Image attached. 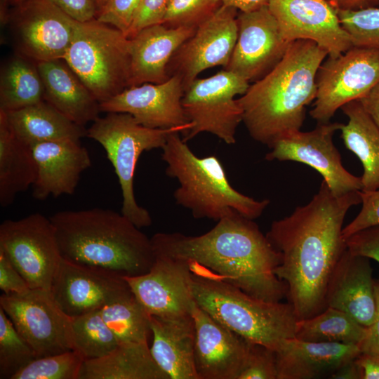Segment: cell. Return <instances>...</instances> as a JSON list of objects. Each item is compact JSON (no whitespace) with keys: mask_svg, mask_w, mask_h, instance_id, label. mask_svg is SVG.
Wrapping results in <instances>:
<instances>
[{"mask_svg":"<svg viewBox=\"0 0 379 379\" xmlns=\"http://www.w3.org/2000/svg\"><path fill=\"white\" fill-rule=\"evenodd\" d=\"M361 203L360 191L335 196L322 181L307 204L272 222L266 236L281 257L275 273L298 320L326 307L330 279L347 249L343 222L350 208Z\"/></svg>","mask_w":379,"mask_h":379,"instance_id":"obj_1","label":"cell"},{"mask_svg":"<svg viewBox=\"0 0 379 379\" xmlns=\"http://www.w3.org/2000/svg\"><path fill=\"white\" fill-rule=\"evenodd\" d=\"M154 255L185 261L194 275L216 279L270 302H280L286 286L275 270L280 254L253 220L233 211L198 236L159 232L151 237Z\"/></svg>","mask_w":379,"mask_h":379,"instance_id":"obj_2","label":"cell"},{"mask_svg":"<svg viewBox=\"0 0 379 379\" xmlns=\"http://www.w3.org/2000/svg\"><path fill=\"white\" fill-rule=\"evenodd\" d=\"M328 55L310 40L292 42L282 60L237 100L251 138L270 147L300 130L306 107L317 96V76Z\"/></svg>","mask_w":379,"mask_h":379,"instance_id":"obj_3","label":"cell"},{"mask_svg":"<svg viewBox=\"0 0 379 379\" xmlns=\"http://www.w3.org/2000/svg\"><path fill=\"white\" fill-rule=\"evenodd\" d=\"M50 218L62 257L69 261L132 277L147 273L154 262L151 238L121 213L66 210Z\"/></svg>","mask_w":379,"mask_h":379,"instance_id":"obj_4","label":"cell"},{"mask_svg":"<svg viewBox=\"0 0 379 379\" xmlns=\"http://www.w3.org/2000/svg\"><path fill=\"white\" fill-rule=\"evenodd\" d=\"M186 142L179 132H173L161 148L166 174L179 182L173 193L178 205L194 218L215 221L233 211L251 220L262 214L269 199L256 200L236 190L217 157H199Z\"/></svg>","mask_w":379,"mask_h":379,"instance_id":"obj_5","label":"cell"},{"mask_svg":"<svg viewBox=\"0 0 379 379\" xmlns=\"http://www.w3.org/2000/svg\"><path fill=\"white\" fill-rule=\"evenodd\" d=\"M192 289L201 308L250 343L276 350L295 337L298 319L289 302L267 301L221 280L193 274Z\"/></svg>","mask_w":379,"mask_h":379,"instance_id":"obj_6","label":"cell"},{"mask_svg":"<svg viewBox=\"0 0 379 379\" xmlns=\"http://www.w3.org/2000/svg\"><path fill=\"white\" fill-rule=\"evenodd\" d=\"M185 128H151L140 124L131 114L108 112L98 117L86 136L98 142L105 150L117 175L122 195L121 213L137 227L152 225L149 211L136 201L134 174L142 152L162 148L173 132L185 134Z\"/></svg>","mask_w":379,"mask_h":379,"instance_id":"obj_7","label":"cell"},{"mask_svg":"<svg viewBox=\"0 0 379 379\" xmlns=\"http://www.w3.org/2000/svg\"><path fill=\"white\" fill-rule=\"evenodd\" d=\"M129 45V39L109 25L77 21L63 60L101 103L128 87Z\"/></svg>","mask_w":379,"mask_h":379,"instance_id":"obj_8","label":"cell"},{"mask_svg":"<svg viewBox=\"0 0 379 379\" xmlns=\"http://www.w3.org/2000/svg\"><path fill=\"white\" fill-rule=\"evenodd\" d=\"M249 86L247 80L225 69L210 77L194 79L182 99L192 124L184 140L206 132L227 145L234 144L237 128L243 119L242 109L234 98L244 94Z\"/></svg>","mask_w":379,"mask_h":379,"instance_id":"obj_9","label":"cell"},{"mask_svg":"<svg viewBox=\"0 0 379 379\" xmlns=\"http://www.w3.org/2000/svg\"><path fill=\"white\" fill-rule=\"evenodd\" d=\"M0 250L30 288L51 291L62 257L50 218L34 213L4 220L0 225Z\"/></svg>","mask_w":379,"mask_h":379,"instance_id":"obj_10","label":"cell"},{"mask_svg":"<svg viewBox=\"0 0 379 379\" xmlns=\"http://www.w3.org/2000/svg\"><path fill=\"white\" fill-rule=\"evenodd\" d=\"M379 83V50L352 46L321 65L317 76V96L310 116L329 122L346 103L359 100Z\"/></svg>","mask_w":379,"mask_h":379,"instance_id":"obj_11","label":"cell"},{"mask_svg":"<svg viewBox=\"0 0 379 379\" xmlns=\"http://www.w3.org/2000/svg\"><path fill=\"white\" fill-rule=\"evenodd\" d=\"M0 307L36 358L74 350L72 317L57 305L51 291L30 288L22 293H3Z\"/></svg>","mask_w":379,"mask_h":379,"instance_id":"obj_12","label":"cell"},{"mask_svg":"<svg viewBox=\"0 0 379 379\" xmlns=\"http://www.w3.org/2000/svg\"><path fill=\"white\" fill-rule=\"evenodd\" d=\"M338 122L318 123L310 131L300 130L277 140L266 154L267 161H296L315 169L335 196L361 191V177L347 171L342 164L340 154L334 145L333 137L340 130Z\"/></svg>","mask_w":379,"mask_h":379,"instance_id":"obj_13","label":"cell"},{"mask_svg":"<svg viewBox=\"0 0 379 379\" xmlns=\"http://www.w3.org/2000/svg\"><path fill=\"white\" fill-rule=\"evenodd\" d=\"M237 9L222 5L175 52L168 65L185 91L203 71L228 65L238 36Z\"/></svg>","mask_w":379,"mask_h":379,"instance_id":"obj_14","label":"cell"},{"mask_svg":"<svg viewBox=\"0 0 379 379\" xmlns=\"http://www.w3.org/2000/svg\"><path fill=\"white\" fill-rule=\"evenodd\" d=\"M50 291L60 309L74 317L101 310L132 290L122 274L62 258Z\"/></svg>","mask_w":379,"mask_h":379,"instance_id":"obj_15","label":"cell"},{"mask_svg":"<svg viewBox=\"0 0 379 379\" xmlns=\"http://www.w3.org/2000/svg\"><path fill=\"white\" fill-rule=\"evenodd\" d=\"M13 21L21 55L35 62L64 59L77 21L51 0H17Z\"/></svg>","mask_w":379,"mask_h":379,"instance_id":"obj_16","label":"cell"},{"mask_svg":"<svg viewBox=\"0 0 379 379\" xmlns=\"http://www.w3.org/2000/svg\"><path fill=\"white\" fill-rule=\"evenodd\" d=\"M238 36L231 58L224 68L255 82L282 60L291 44L282 36L267 6L237 15Z\"/></svg>","mask_w":379,"mask_h":379,"instance_id":"obj_17","label":"cell"},{"mask_svg":"<svg viewBox=\"0 0 379 379\" xmlns=\"http://www.w3.org/2000/svg\"><path fill=\"white\" fill-rule=\"evenodd\" d=\"M267 6L288 42L310 40L335 58L353 46L338 9L326 0H269Z\"/></svg>","mask_w":379,"mask_h":379,"instance_id":"obj_18","label":"cell"},{"mask_svg":"<svg viewBox=\"0 0 379 379\" xmlns=\"http://www.w3.org/2000/svg\"><path fill=\"white\" fill-rule=\"evenodd\" d=\"M124 277L149 316L172 317L191 314L195 303L192 273L185 261L155 255L149 272Z\"/></svg>","mask_w":379,"mask_h":379,"instance_id":"obj_19","label":"cell"},{"mask_svg":"<svg viewBox=\"0 0 379 379\" xmlns=\"http://www.w3.org/2000/svg\"><path fill=\"white\" fill-rule=\"evenodd\" d=\"M184 93L181 79L171 76L160 84L145 83L128 87L100 103V107L101 112L107 113L129 114L140 124L148 128L182 127L187 129V133L192 124L182 105Z\"/></svg>","mask_w":379,"mask_h":379,"instance_id":"obj_20","label":"cell"},{"mask_svg":"<svg viewBox=\"0 0 379 379\" xmlns=\"http://www.w3.org/2000/svg\"><path fill=\"white\" fill-rule=\"evenodd\" d=\"M194 364L199 379H238L249 343L215 320L195 301Z\"/></svg>","mask_w":379,"mask_h":379,"instance_id":"obj_21","label":"cell"},{"mask_svg":"<svg viewBox=\"0 0 379 379\" xmlns=\"http://www.w3.org/2000/svg\"><path fill=\"white\" fill-rule=\"evenodd\" d=\"M29 147L36 166L32 196L38 200L72 194L82 173L91 165L88 149L78 140L44 142Z\"/></svg>","mask_w":379,"mask_h":379,"instance_id":"obj_22","label":"cell"},{"mask_svg":"<svg viewBox=\"0 0 379 379\" xmlns=\"http://www.w3.org/2000/svg\"><path fill=\"white\" fill-rule=\"evenodd\" d=\"M326 307L347 313L366 327L373 324L376 298L368 258L354 254L347 247L330 279Z\"/></svg>","mask_w":379,"mask_h":379,"instance_id":"obj_23","label":"cell"},{"mask_svg":"<svg viewBox=\"0 0 379 379\" xmlns=\"http://www.w3.org/2000/svg\"><path fill=\"white\" fill-rule=\"evenodd\" d=\"M197 27H169L159 23L146 27L130 41L128 87L145 83L160 84L168 80V65L178 48ZM128 88V87H127Z\"/></svg>","mask_w":379,"mask_h":379,"instance_id":"obj_24","label":"cell"},{"mask_svg":"<svg viewBox=\"0 0 379 379\" xmlns=\"http://www.w3.org/2000/svg\"><path fill=\"white\" fill-rule=\"evenodd\" d=\"M277 379L331 378L360 354L358 345L286 339L275 350Z\"/></svg>","mask_w":379,"mask_h":379,"instance_id":"obj_25","label":"cell"},{"mask_svg":"<svg viewBox=\"0 0 379 379\" xmlns=\"http://www.w3.org/2000/svg\"><path fill=\"white\" fill-rule=\"evenodd\" d=\"M151 354L168 379H199L194 364L195 326L191 314L149 316Z\"/></svg>","mask_w":379,"mask_h":379,"instance_id":"obj_26","label":"cell"},{"mask_svg":"<svg viewBox=\"0 0 379 379\" xmlns=\"http://www.w3.org/2000/svg\"><path fill=\"white\" fill-rule=\"evenodd\" d=\"M36 65L46 102L82 126L99 117L100 102L63 59L38 62Z\"/></svg>","mask_w":379,"mask_h":379,"instance_id":"obj_27","label":"cell"},{"mask_svg":"<svg viewBox=\"0 0 379 379\" xmlns=\"http://www.w3.org/2000/svg\"><path fill=\"white\" fill-rule=\"evenodd\" d=\"M0 112L15 137L28 146L58 140L80 141L86 136L84 126L74 123L46 100L17 110Z\"/></svg>","mask_w":379,"mask_h":379,"instance_id":"obj_28","label":"cell"},{"mask_svg":"<svg viewBox=\"0 0 379 379\" xmlns=\"http://www.w3.org/2000/svg\"><path fill=\"white\" fill-rule=\"evenodd\" d=\"M79 379H168L153 359L149 343H119L100 358L84 360Z\"/></svg>","mask_w":379,"mask_h":379,"instance_id":"obj_29","label":"cell"},{"mask_svg":"<svg viewBox=\"0 0 379 379\" xmlns=\"http://www.w3.org/2000/svg\"><path fill=\"white\" fill-rule=\"evenodd\" d=\"M347 117V124H341V138L347 149L361 161L363 174L361 191L379 189V128L358 100L340 108Z\"/></svg>","mask_w":379,"mask_h":379,"instance_id":"obj_30","label":"cell"},{"mask_svg":"<svg viewBox=\"0 0 379 379\" xmlns=\"http://www.w3.org/2000/svg\"><path fill=\"white\" fill-rule=\"evenodd\" d=\"M36 163L30 147L19 140L0 112V205L11 206L17 195L32 186Z\"/></svg>","mask_w":379,"mask_h":379,"instance_id":"obj_31","label":"cell"},{"mask_svg":"<svg viewBox=\"0 0 379 379\" xmlns=\"http://www.w3.org/2000/svg\"><path fill=\"white\" fill-rule=\"evenodd\" d=\"M44 86L36 62L15 56L4 67L0 79V111L22 109L44 100Z\"/></svg>","mask_w":379,"mask_h":379,"instance_id":"obj_32","label":"cell"},{"mask_svg":"<svg viewBox=\"0 0 379 379\" xmlns=\"http://www.w3.org/2000/svg\"><path fill=\"white\" fill-rule=\"evenodd\" d=\"M367 333L368 327L359 323L347 313L326 307L310 318L298 320L295 338L309 342L359 346Z\"/></svg>","mask_w":379,"mask_h":379,"instance_id":"obj_33","label":"cell"},{"mask_svg":"<svg viewBox=\"0 0 379 379\" xmlns=\"http://www.w3.org/2000/svg\"><path fill=\"white\" fill-rule=\"evenodd\" d=\"M102 317L119 343H147L152 337L149 315L133 291L105 305Z\"/></svg>","mask_w":379,"mask_h":379,"instance_id":"obj_34","label":"cell"},{"mask_svg":"<svg viewBox=\"0 0 379 379\" xmlns=\"http://www.w3.org/2000/svg\"><path fill=\"white\" fill-rule=\"evenodd\" d=\"M72 338L74 350L85 360L105 356L119 345L100 310L72 317Z\"/></svg>","mask_w":379,"mask_h":379,"instance_id":"obj_35","label":"cell"},{"mask_svg":"<svg viewBox=\"0 0 379 379\" xmlns=\"http://www.w3.org/2000/svg\"><path fill=\"white\" fill-rule=\"evenodd\" d=\"M36 358L31 347L0 307V378L11 379Z\"/></svg>","mask_w":379,"mask_h":379,"instance_id":"obj_36","label":"cell"},{"mask_svg":"<svg viewBox=\"0 0 379 379\" xmlns=\"http://www.w3.org/2000/svg\"><path fill=\"white\" fill-rule=\"evenodd\" d=\"M84 360L74 350L36 358L11 379H79Z\"/></svg>","mask_w":379,"mask_h":379,"instance_id":"obj_37","label":"cell"},{"mask_svg":"<svg viewBox=\"0 0 379 379\" xmlns=\"http://www.w3.org/2000/svg\"><path fill=\"white\" fill-rule=\"evenodd\" d=\"M338 15L353 46L379 50V7L357 11L338 10Z\"/></svg>","mask_w":379,"mask_h":379,"instance_id":"obj_38","label":"cell"},{"mask_svg":"<svg viewBox=\"0 0 379 379\" xmlns=\"http://www.w3.org/2000/svg\"><path fill=\"white\" fill-rule=\"evenodd\" d=\"M222 5V0H170L161 23L169 27H197Z\"/></svg>","mask_w":379,"mask_h":379,"instance_id":"obj_39","label":"cell"},{"mask_svg":"<svg viewBox=\"0 0 379 379\" xmlns=\"http://www.w3.org/2000/svg\"><path fill=\"white\" fill-rule=\"evenodd\" d=\"M238 379H277L275 350L260 344L249 343Z\"/></svg>","mask_w":379,"mask_h":379,"instance_id":"obj_40","label":"cell"},{"mask_svg":"<svg viewBox=\"0 0 379 379\" xmlns=\"http://www.w3.org/2000/svg\"><path fill=\"white\" fill-rule=\"evenodd\" d=\"M142 0H107L95 19L121 31L126 36Z\"/></svg>","mask_w":379,"mask_h":379,"instance_id":"obj_41","label":"cell"},{"mask_svg":"<svg viewBox=\"0 0 379 379\" xmlns=\"http://www.w3.org/2000/svg\"><path fill=\"white\" fill-rule=\"evenodd\" d=\"M361 208L357 215L343 229L345 239L364 229L379 225V189L360 191Z\"/></svg>","mask_w":379,"mask_h":379,"instance_id":"obj_42","label":"cell"},{"mask_svg":"<svg viewBox=\"0 0 379 379\" xmlns=\"http://www.w3.org/2000/svg\"><path fill=\"white\" fill-rule=\"evenodd\" d=\"M345 241L352 253L379 262V225L360 230L347 238Z\"/></svg>","mask_w":379,"mask_h":379,"instance_id":"obj_43","label":"cell"},{"mask_svg":"<svg viewBox=\"0 0 379 379\" xmlns=\"http://www.w3.org/2000/svg\"><path fill=\"white\" fill-rule=\"evenodd\" d=\"M170 0H142L126 34L132 37L142 29L161 23Z\"/></svg>","mask_w":379,"mask_h":379,"instance_id":"obj_44","label":"cell"},{"mask_svg":"<svg viewBox=\"0 0 379 379\" xmlns=\"http://www.w3.org/2000/svg\"><path fill=\"white\" fill-rule=\"evenodd\" d=\"M0 288L5 294L22 293L30 289L26 280L1 250Z\"/></svg>","mask_w":379,"mask_h":379,"instance_id":"obj_45","label":"cell"},{"mask_svg":"<svg viewBox=\"0 0 379 379\" xmlns=\"http://www.w3.org/2000/svg\"><path fill=\"white\" fill-rule=\"evenodd\" d=\"M51 1L67 15L80 22L95 19L98 11L95 0Z\"/></svg>","mask_w":379,"mask_h":379,"instance_id":"obj_46","label":"cell"},{"mask_svg":"<svg viewBox=\"0 0 379 379\" xmlns=\"http://www.w3.org/2000/svg\"><path fill=\"white\" fill-rule=\"evenodd\" d=\"M376 298V316L373 324L368 328V333L359 344L361 354L379 355V278L374 279Z\"/></svg>","mask_w":379,"mask_h":379,"instance_id":"obj_47","label":"cell"},{"mask_svg":"<svg viewBox=\"0 0 379 379\" xmlns=\"http://www.w3.org/2000/svg\"><path fill=\"white\" fill-rule=\"evenodd\" d=\"M361 379H379V355L360 354L356 359Z\"/></svg>","mask_w":379,"mask_h":379,"instance_id":"obj_48","label":"cell"},{"mask_svg":"<svg viewBox=\"0 0 379 379\" xmlns=\"http://www.w3.org/2000/svg\"><path fill=\"white\" fill-rule=\"evenodd\" d=\"M358 100L379 128V83Z\"/></svg>","mask_w":379,"mask_h":379,"instance_id":"obj_49","label":"cell"},{"mask_svg":"<svg viewBox=\"0 0 379 379\" xmlns=\"http://www.w3.org/2000/svg\"><path fill=\"white\" fill-rule=\"evenodd\" d=\"M338 10L357 11L379 6V0H326Z\"/></svg>","mask_w":379,"mask_h":379,"instance_id":"obj_50","label":"cell"},{"mask_svg":"<svg viewBox=\"0 0 379 379\" xmlns=\"http://www.w3.org/2000/svg\"><path fill=\"white\" fill-rule=\"evenodd\" d=\"M269 0H222V5L234 8L240 12H251L267 6Z\"/></svg>","mask_w":379,"mask_h":379,"instance_id":"obj_51","label":"cell"},{"mask_svg":"<svg viewBox=\"0 0 379 379\" xmlns=\"http://www.w3.org/2000/svg\"><path fill=\"white\" fill-rule=\"evenodd\" d=\"M356 358V359H357ZM356 359L348 362L337 370L330 378L333 379H361V372Z\"/></svg>","mask_w":379,"mask_h":379,"instance_id":"obj_52","label":"cell"},{"mask_svg":"<svg viewBox=\"0 0 379 379\" xmlns=\"http://www.w3.org/2000/svg\"><path fill=\"white\" fill-rule=\"evenodd\" d=\"M106 1L107 0H95V3L97 4V6H98V11L104 6Z\"/></svg>","mask_w":379,"mask_h":379,"instance_id":"obj_53","label":"cell"},{"mask_svg":"<svg viewBox=\"0 0 379 379\" xmlns=\"http://www.w3.org/2000/svg\"><path fill=\"white\" fill-rule=\"evenodd\" d=\"M15 1H17V0H15Z\"/></svg>","mask_w":379,"mask_h":379,"instance_id":"obj_54","label":"cell"}]
</instances>
